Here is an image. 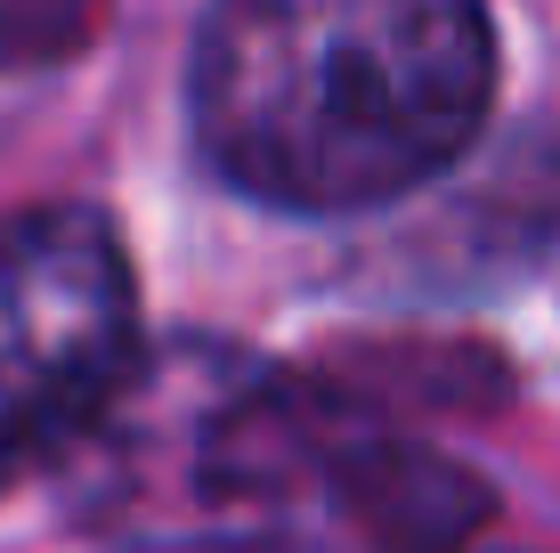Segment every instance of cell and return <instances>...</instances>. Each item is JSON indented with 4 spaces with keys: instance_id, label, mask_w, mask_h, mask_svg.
<instances>
[{
    "instance_id": "6da1fadb",
    "label": "cell",
    "mask_w": 560,
    "mask_h": 553,
    "mask_svg": "<svg viewBox=\"0 0 560 553\" xmlns=\"http://www.w3.org/2000/svg\"><path fill=\"white\" fill-rule=\"evenodd\" d=\"M495 106L463 0H236L196 25V155L268 212H374L431 187Z\"/></svg>"
},
{
    "instance_id": "3957f363",
    "label": "cell",
    "mask_w": 560,
    "mask_h": 553,
    "mask_svg": "<svg viewBox=\"0 0 560 553\" xmlns=\"http://www.w3.org/2000/svg\"><path fill=\"white\" fill-rule=\"evenodd\" d=\"M341 488L358 497L365 529H382L390 553H455L488 512V488L463 464L422 456V448H390V440L341 456Z\"/></svg>"
},
{
    "instance_id": "277c9868",
    "label": "cell",
    "mask_w": 560,
    "mask_h": 553,
    "mask_svg": "<svg viewBox=\"0 0 560 553\" xmlns=\"http://www.w3.org/2000/svg\"><path fill=\"white\" fill-rule=\"evenodd\" d=\"M106 553H301V545L253 538V529H220V538H130V545H106Z\"/></svg>"
},
{
    "instance_id": "7a4b0ae2",
    "label": "cell",
    "mask_w": 560,
    "mask_h": 553,
    "mask_svg": "<svg viewBox=\"0 0 560 553\" xmlns=\"http://www.w3.org/2000/svg\"><path fill=\"white\" fill-rule=\"evenodd\" d=\"M139 375V277L98 204L0 220V488L82 440Z\"/></svg>"
}]
</instances>
